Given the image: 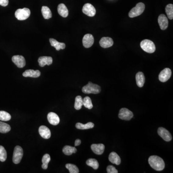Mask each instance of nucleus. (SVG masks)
<instances>
[{"label":"nucleus","mask_w":173,"mask_h":173,"mask_svg":"<svg viewBox=\"0 0 173 173\" xmlns=\"http://www.w3.org/2000/svg\"><path fill=\"white\" fill-rule=\"evenodd\" d=\"M150 166L156 171H162L165 167V164L163 159L156 155L150 157L148 160Z\"/></svg>","instance_id":"1"},{"label":"nucleus","mask_w":173,"mask_h":173,"mask_svg":"<svg viewBox=\"0 0 173 173\" xmlns=\"http://www.w3.org/2000/svg\"><path fill=\"white\" fill-rule=\"evenodd\" d=\"M82 91L86 94H98L101 92V88L98 85L89 82L87 85H85L83 87Z\"/></svg>","instance_id":"2"},{"label":"nucleus","mask_w":173,"mask_h":173,"mask_svg":"<svg viewBox=\"0 0 173 173\" xmlns=\"http://www.w3.org/2000/svg\"><path fill=\"white\" fill-rule=\"evenodd\" d=\"M140 47L148 53H153L156 50L155 44L152 41L149 40H144L140 42Z\"/></svg>","instance_id":"3"},{"label":"nucleus","mask_w":173,"mask_h":173,"mask_svg":"<svg viewBox=\"0 0 173 173\" xmlns=\"http://www.w3.org/2000/svg\"><path fill=\"white\" fill-rule=\"evenodd\" d=\"M145 5L142 2H139L136 5L135 7L133 8L128 13L130 18L137 17L142 14L145 10Z\"/></svg>","instance_id":"4"},{"label":"nucleus","mask_w":173,"mask_h":173,"mask_svg":"<svg viewBox=\"0 0 173 173\" xmlns=\"http://www.w3.org/2000/svg\"><path fill=\"white\" fill-rule=\"evenodd\" d=\"M31 11L27 8L18 9L15 12V16L19 20H25L30 17Z\"/></svg>","instance_id":"5"},{"label":"nucleus","mask_w":173,"mask_h":173,"mask_svg":"<svg viewBox=\"0 0 173 173\" xmlns=\"http://www.w3.org/2000/svg\"><path fill=\"white\" fill-rule=\"evenodd\" d=\"M23 156V150L22 148L20 146H16L13 156V162L15 164H18L21 161Z\"/></svg>","instance_id":"6"},{"label":"nucleus","mask_w":173,"mask_h":173,"mask_svg":"<svg viewBox=\"0 0 173 173\" xmlns=\"http://www.w3.org/2000/svg\"><path fill=\"white\" fill-rule=\"evenodd\" d=\"M118 117L122 120L129 121L133 117V114L128 109L123 108L120 109Z\"/></svg>","instance_id":"7"},{"label":"nucleus","mask_w":173,"mask_h":173,"mask_svg":"<svg viewBox=\"0 0 173 173\" xmlns=\"http://www.w3.org/2000/svg\"><path fill=\"white\" fill-rule=\"evenodd\" d=\"M82 12L84 14L90 17L94 16L96 12V9L94 6L88 3L84 5L82 8Z\"/></svg>","instance_id":"8"},{"label":"nucleus","mask_w":173,"mask_h":173,"mask_svg":"<svg viewBox=\"0 0 173 173\" xmlns=\"http://www.w3.org/2000/svg\"><path fill=\"white\" fill-rule=\"evenodd\" d=\"M172 72L171 69L166 68L162 70L159 75V79L162 82H165L168 81L171 77Z\"/></svg>","instance_id":"9"},{"label":"nucleus","mask_w":173,"mask_h":173,"mask_svg":"<svg viewBox=\"0 0 173 173\" xmlns=\"http://www.w3.org/2000/svg\"><path fill=\"white\" fill-rule=\"evenodd\" d=\"M158 134L166 142H170L172 139V135L167 129L164 128H159L158 129Z\"/></svg>","instance_id":"10"},{"label":"nucleus","mask_w":173,"mask_h":173,"mask_svg":"<svg viewBox=\"0 0 173 173\" xmlns=\"http://www.w3.org/2000/svg\"><path fill=\"white\" fill-rule=\"evenodd\" d=\"M94 38L92 35L91 34H87L83 38V45L86 48L91 47L94 43Z\"/></svg>","instance_id":"11"},{"label":"nucleus","mask_w":173,"mask_h":173,"mask_svg":"<svg viewBox=\"0 0 173 173\" xmlns=\"http://www.w3.org/2000/svg\"><path fill=\"white\" fill-rule=\"evenodd\" d=\"M12 60L16 66L19 68H23L26 66L25 58L22 56H13Z\"/></svg>","instance_id":"12"},{"label":"nucleus","mask_w":173,"mask_h":173,"mask_svg":"<svg viewBox=\"0 0 173 173\" xmlns=\"http://www.w3.org/2000/svg\"><path fill=\"white\" fill-rule=\"evenodd\" d=\"M159 25L161 30L164 31L168 28V17L164 14H161L159 16L158 19Z\"/></svg>","instance_id":"13"},{"label":"nucleus","mask_w":173,"mask_h":173,"mask_svg":"<svg viewBox=\"0 0 173 173\" xmlns=\"http://www.w3.org/2000/svg\"><path fill=\"white\" fill-rule=\"evenodd\" d=\"M47 119L50 124L53 126H56L60 123V118L58 115L53 112H51L48 114Z\"/></svg>","instance_id":"14"},{"label":"nucleus","mask_w":173,"mask_h":173,"mask_svg":"<svg viewBox=\"0 0 173 173\" xmlns=\"http://www.w3.org/2000/svg\"><path fill=\"white\" fill-rule=\"evenodd\" d=\"M38 132L41 137L44 139H49L51 137V131L49 128L46 126H41L38 129Z\"/></svg>","instance_id":"15"},{"label":"nucleus","mask_w":173,"mask_h":173,"mask_svg":"<svg viewBox=\"0 0 173 173\" xmlns=\"http://www.w3.org/2000/svg\"><path fill=\"white\" fill-rule=\"evenodd\" d=\"M99 43L102 48H107L113 45L114 41L111 38L103 37L100 40Z\"/></svg>","instance_id":"16"},{"label":"nucleus","mask_w":173,"mask_h":173,"mask_svg":"<svg viewBox=\"0 0 173 173\" xmlns=\"http://www.w3.org/2000/svg\"><path fill=\"white\" fill-rule=\"evenodd\" d=\"M91 149L94 153L101 155L104 152L105 146L103 144H93L91 146Z\"/></svg>","instance_id":"17"},{"label":"nucleus","mask_w":173,"mask_h":173,"mask_svg":"<svg viewBox=\"0 0 173 173\" xmlns=\"http://www.w3.org/2000/svg\"><path fill=\"white\" fill-rule=\"evenodd\" d=\"M40 67H44L46 65L50 66L52 63V57L50 56H41L38 59Z\"/></svg>","instance_id":"18"},{"label":"nucleus","mask_w":173,"mask_h":173,"mask_svg":"<svg viewBox=\"0 0 173 173\" xmlns=\"http://www.w3.org/2000/svg\"><path fill=\"white\" fill-rule=\"evenodd\" d=\"M24 77H31L37 78L41 76V72L39 70H34L32 69L27 70L23 73Z\"/></svg>","instance_id":"19"},{"label":"nucleus","mask_w":173,"mask_h":173,"mask_svg":"<svg viewBox=\"0 0 173 173\" xmlns=\"http://www.w3.org/2000/svg\"><path fill=\"white\" fill-rule=\"evenodd\" d=\"M109 160L112 164L119 165L121 163V159L119 155L115 152H112L109 156Z\"/></svg>","instance_id":"20"},{"label":"nucleus","mask_w":173,"mask_h":173,"mask_svg":"<svg viewBox=\"0 0 173 173\" xmlns=\"http://www.w3.org/2000/svg\"><path fill=\"white\" fill-rule=\"evenodd\" d=\"M50 42L52 46L56 48L57 51L63 50L66 48V44L62 42H59L55 40L54 38H51L50 39Z\"/></svg>","instance_id":"21"},{"label":"nucleus","mask_w":173,"mask_h":173,"mask_svg":"<svg viewBox=\"0 0 173 173\" xmlns=\"http://www.w3.org/2000/svg\"><path fill=\"white\" fill-rule=\"evenodd\" d=\"M136 83L139 87L142 88L143 86L145 83V76L142 72L137 73L136 75Z\"/></svg>","instance_id":"22"},{"label":"nucleus","mask_w":173,"mask_h":173,"mask_svg":"<svg viewBox=\"0 0 173 173\" xmlns=\"http://www.w3.org/2000/svg\"><path fill=\"white\" fill-rule=\"evenodd\" d=\"M58 12L63 17H67L68 16V10L64 4H61L58 6Z\"/></svg>","instance_id":"23"},{"label":"nucleus","mask_w":173,"mask_h":173,"mask_svg":"<svg viewBox=\"0 0 173 173\" xmlns=\"http://www.w3.org/2000/svg\"><path fill=\"white\" fill-rule=\"evenodd\" d=\"M94 127V124L92 122H88L86 124H83L81 123H77L76 124V127L77 128L79 129H88L92 128Z\"/></svg>","instance_id":"24"},{"label":"nucleus","mask_w":173,"mask_h":173,"mask_svg":"<svg viewBox=\"0 0 173 173\" xmlns=\"http://www.w3.org/2000/svg\"><path fill=\"white\" fill-rule=\"evenodd\" d=\"M77 152V149L75 147L67 145L63 149V152L67 155H70L73 153H75Z\"/></svg>","instance_id":"25"},{"label":"nucleus","mask_w":173,"mask_h":173,"mask_svg":"<svg viewBox=\"0 0 173 173\" xmlns=\"http://www.w3.org/2000/svg\"><path fill=\"white\" fill-rule=\"evenodd\" d=\"M41 13L43 17L46 19H49L52 17V14L49 7L43 6L41 8Z\"/></svg>","instance_id":"26"},{"label":"nucleus","mask_w":173,"mask_h":173,"mask_svg":"<svg viewBox=\"0 0 173 173\" xmlns=\"http://www.w3.org/2000/svg\"><path fill=\"white\" fill-rule=\"evenodd\" d=\"M86 164L88 165L91 166L95 170L97 169L99 166L98 162L95 159H88L87 161H86Z\"/></svg>","instance_id":"27"},{"label":"nucleus","mask_w":173,"mask_h":173,"mask_svg":"<svg viewBox=\"0 0 173 173\" xmlns=\"http://www.w3.org/2000/svg\"><path fill=\"white\" fill-rule=\"evenodd\" d=\"M11 129L10 125L0 121V133H6L10 131Z\"/></svg>","instance_id":"28"},{"label":"nucleus","mask_w":173,"mask_h":173,"mask_svg":"<svg viewBox=\"0 0 173 173\" xmlns=\"http://www.w3.org/2000/svg\"><path fill=\"white\" fill-rule=\"evenodd\" d=\"M50 161H51V157L49 154H45V155H43L42 159V164L41 166L43 169H47L48 165Z\"/></svg>","instance_id":"29"},{"label":"nucleus","mask_w":173,"mask_h":173,"mask_svg":"<svg viewBox=\"0 0 173 173\" xmlns=\"http://www.w3.org/2000/svg\"><path fill=\"white\" fill-rule=\"evenodd\" d=\"M83 106V99L81 96H77L75 99L74 107L76 110H79Z\"/></svg>","instance_id":"30"},{"label":"nucleus","mask_w":173,"mask_h":173,"mask_svg":"<svg viewBox=\"0 0 173 173\" xmlns=\"http://www.w3.org/2000/svg\"><path fill=\"white\" fill-rule=\"evenodd\" d=\"M165 12L169 19L172 20L173 19V5L172 4H168L166 5Z\"/></svg>","instance_id":"31"},{"label":"nucleus","mask_w":173,"mask_h":173,"mask_svg":"<svg viewBox=\"0 0 173 173\" xmlns=\"http://www.w3.org/2000/svg\"><path fill=\"white\" fill-rule=\"evenodd\" d=\"M83 105H84L85 107L88 109L92 108L93 104L92 103V100L89 97L87 96L84 98V99L83 100Z\"/></svg>","instance_id":"32"},{"label":"nucleus","mask_w":173,"mask_h":173,"mask_svg":"<svg viewBox=\"0 0 173 173\" xmlns=\"http://www.w3.org/2000/svg\"><path fill=\"white\" fill-rule=\"evenodd\" d=\"M11 116L7 112L4 111H0V120L3 121H8L10 120Z\"/></svg>","instance_id":"33"},{"label":"nucleus","mask_w":173,"mask_h":173,"mask_svg":"<svg viewBox=\"0 0 173 173\" xmlns=\"http://www.w3.org/2000/svg\"><path fill=\"white\" fill-rule=\"evenodd\" d=\"M66 168L69 170V173H78L79 169L78 168L75 164H67L66 165Z\"/></svg>","instance_id":"34"},{"label":"nucleus","mask_w":173,"mask_h":173,"mask_svg":"<svg viewBox=\"0 0 173 173\" xmlns=\"http://www.w3.org/2000/svg\"><path fill=\"white\" fill-rule=\"evenodd\" d=\"M7 158V153L3 146L0 145V161L4 162Z\"/></svg>","instance_id":"35"},{"label":"nucleus","mask_w":173,"mask_h":173,"mask_svg":"<svg viewBox=\"0 0 173 173\" xmlns=\"http://www.w3.org/2000/svg\"><path fill=\"white\" fill-rule=\"evenodd\" d=\"M107 172L108 173H118L117 170L115 167L112 165H109L107 168Z\"/></svg>","instance_id":"36"},{"label":"nucleus","mask_w":173,"mask_h":173,"mask_svg":"<svg viewBox=\"0 0 173 173\" xmlns=\"http://www.w3.org/2000/svg\"><path fill=\"white\" fill-rule=\"evenodd\" d=\"M8 3H9L8 0H0V5L2 6L5 7L8 5Z\"/></svg>","instance_id":"37"},{"label":"nucleus","mask_w":173,"mask_h":173,"mask_svg":"<svg viewBox=\"0 0 173 173\" xmlns=\"http://www.w3.org/2000/svg\"><path fill=\"white\" fill-rule=\"evenodd\" d=\"M81 140L79 139H76V141H75V146H79L81 144Z\"/></svg>","instance_id":"38"}]
</instances>
